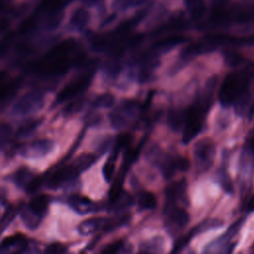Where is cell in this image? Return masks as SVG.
<instances>
[{"mask_svg": "<svg viewBox=\"0 0 254 254\" xmlns=\"http://www.w3.org/2000/svg\"><path fill=\"white\" fill-rule=\"evenodd\" d=\"M253 76L254 65H249L242 70L228 73L218 90L219 103L224 107L233 104L243 93L249 90L250 81Z\"/></svg>", "mask_w": 254, "mask_h": 254, "instance_id": "cell-2", "label": "cell"}, {"mask_svg": "<svg viewBox=\"0 0 254 254\" xmlns=\"http://www.w3.org/2000/svg\"><path fill=\"white\" fill-rule=\"evenodd\" d=\"M164 246L165 239L162 236H155L140 242L138 250L143 253H160L163 252Z\"/></svg>", "mask_w": 254, "mask_h": 254, "instance_id": "cell-16", "label": "cell"}, {"mask_svg": "<svg viewBox=\"0 0 254 254\" xmlns=\"http://www.w3.org/2000/svg\"><path fill=\"white\" fill-rule=\"evenodd\" d=\"M118 157V153L113 152L110 154V156L108 157V159L106 160V162L103 165L102 168V175L104 180L109 183L112 181L114 173H115V166H116V160Z\"/></svg>", "mask_w": 254, "mask_h": 254, "instance_id": "cell-26", "label": "cell"}, {"mask_svg": "<svg viewBox=\"0 0 254 254\" xmlns=\"http://www.w3.org/2000/svg\"><path fill=\"white\" fill-rule=\"evenodd\" d=\"M223 58L225 64L231 67H237L241 65L245 61L243 55L235 50H226L223 54Z\"/></svg>", "mask_w": 254, "mask_h": 254, "instance_id": "cell-28", "label": "cell"}, {"mask_svg": "<svg viewBox=\"0 0 254 254\" xmlns=\"http://www.w3.org/2000/svg\"><path fill=\"white\" fill-rule=\"evenodd\" d=\"M216 181L221 187V189L226 193H233L234 192V185L232 183V180L229 176V174L226 172L224 168H220L216 172Z\"/></svg>", "mask_w": 254, "mask_h": 254, "instance_id": "cell-25", "label": "cell"}, {"mask_svg": "<svg viewBox=\"0 0 254 254\" xmlns=\"http://www.w3.org/2000/svg\"><path fill=\"white\" fill-rule=\"evenodd\" d=\"M71 100L72 101L70 103H68L64 108V113H66V114H73V113L79 111L83 107L84 102H85V100L79 96L75 97Z\"/></svg>", "mask_w": 254, "mask_h": 254, "instance_id": "cell-35", "label": "cell"}, {"mask_svg": "<svg viewBox=\"0 0 254 254\" xmlns=\"http://www.w3.org/2000/svg\"><path fill=\"white\" fill-rule=\"evenodd\" d=\"M26 237L21 234H13L6 238H4L0 243V250L1 251H9V250H16L18 248L24 247L26 244Z\"/></svg>", "mask_w": 254, "mask_h": 254, "instance_id": "cell-18", "label": "cell"}, {"mask_svg": "<svg viewBox=\"0 0 254 254\" xmlns=\"http://www.w3.org/2000/svg\"><path fill=\"white\" fill-rule=\"evenodd\" d=\"M192 153L197 172H206L214 162L215 143L211 138L203 137L194 143Z\"/></svg>", "mask_w": 254, "mask_h": 254, "instance_id": "cell-6", "label": "cell"}, {"mask_svg": "<svg viewBox=\"0 0 254 254\" xmlns=\"http://www.w3.org/2000/svg\"><path fill=\"white\" fill-rule=\"evenodd\" d=\"M164 155H165V153L162 151V149L157 144L149 146L145 153L147 160L157 167H158L159 163L161 162L162 158L164 157Z\"/></svg>", "mask_w": 254, "mask_h": 254, "instance_id": "cell-30", "label": "cell"}, {"mask_svg": "<svg viewBox=\"0 0 254 254\" xmlns=\"http://www.w3.org/2000/svg\"><path fill=\"white\" fill-rule=\"evenodd\" d=\"M189 41V38L182 34H171L157 40L152 46L151 49L158 53L159 55L163 52H167L179 45H182Z\"/></svg>", "mask_w": 254, "mask_h": 254, "instance_id": "cell-14", "label": "cell"}, {"mask_svg": "<svg viewBox=\"0 0 254 254\" xmlns=\"http://www.w3.org/2000/svg\"><path fill=\"white\" fill-rule=\"evenodd\" d=\"M165 197L167 203H178V201L186 202L187 200V181H180L170 184L165 189Z\"/></svg>", "mask_w": 254, "mask_h": 254, "instance_id": "cell-13", "label": "cell"}, {"mask_svg": "<svg viewBox=\"0 0 254 254\" xmlns=\"http://www.w3.org/2000/svg\"><path fill=\"white\" fill-rule=\"evenodd\" d=\"M190 9V16L194 20H200L205 13V5L203 0H185Z\"/></svg>", "mask_w": 254, "mask_h": 254, "instance_id": "cell-27", "label": "cell"}, {"mask_svg": "<svg viewBox=\"0 0 254 254\" xmlns=\"http://www.w3.org/2000/svg\"><path fill=\"white\" fill-rule=\"evenodd\" d=\"M64 0H42L39 5V12L42 15L56 17L64 7Z\"/></svg>", "mask_w": 254, "mask_h": 254, "instance_id": "cell-17", "label": "cell"}, {"mask_svg": "<svg viewBox=\"0 0 254 254\" xmlns=\"http://www.w3.org/2000/svg\"><path fill=\"white\" fill-rule=\"evenodd\" d=\"M115 104V96L112 93L106 92L96 96L92 102L95 108H109Z\"/></svg>", "mask_w": 254, "mask_h": 254, "instance_id": "cell-29", "label": "cell"}, {"mask_svg": "<svg viewBox=\"0 0 254 254\" xmlns=\"http://www.w3.org/2000/svg\"><path fill=\"white\" fill-rule=\"evenodd\" d=\"M40 123L41 122L39 120H33L31 122H28V123L22 125L18 130V137H27V136H29V134L33 133L38 128Z\"/></svg>", "mask_w": 254, "mask_h": 254, "instance_id": "cell-34", "label": "cell"}, {"mask_svg": "<svg viewBox=\"0 0 254 254\" xmlns=\"http://www.w3.org/2000/svg\"><path fill=\"white\" fill-rule=\"evenodd\" d=\"M128 246V244H126L124 239H117L107 245H105L100 251L102 253H117L120 251H125V248Z\"/></svg>", "mask_w": 254, "mask_h": 254, "instance_id": "cell-32", "label": "cell"}, {"mask_svg": "<svg viewBox=\"0 0 254 254\" xmlns=\"http://www.w3.org/2000/svg\"><path fill=\"white\" fill-rule=\"evenodd\" d=\"M7 72L0 71V104L4 103L7 99L9 100L15 92L19 89V80H7Z\"/></svg>", "mask_w": 254, "mask_h": 254, "instance_id": "cell-15", "label": "cell"}, {"mask_svg": "<svg viewBox=\"0 0 254 254\" xmlns=\"http://www.w3.org/2000/svg\"><path fill=\"white\" fill-rule=\"evenodd\" d=\"M44 105V93L39 89H33L19 97L12 107V113L17 116H25L38 111Z\"/></svg>", "mask_w": 254, "mask_h": 254, "instance_id": "cell-7", "label": "cell"}, {"mask_svg": "<svg viewBox=\"0 0 254 254\" xmlns=\"http://www.w3.org/2000/svg\"><path fill=\"white\" fill-rule=\"evenodd\" d=\"M253 251H254V250H253Z\"/></svg>", "mask_w": 254, "mask_h": 254, "instance_id": "cell-41", "label": "cell"}, {"mask_svg": "<svg viewBox=\"0 0 254 254\" xmlns=\"http://www.w3.org/2000/svg\"><path fill=\"white\" fill-rule=\"evenodd\" d=\"M142 107L135 99H125L114 108L108 115L109 123L112 128L120 130L125 128L129 123L141 113Z\"/></svg>", "mask_w": 254, "mask_h": 254, "instance_id": "cell-5", "label": "cell"}, {"mask_svg": "<svg viewBox=\"0 0 254 254\" xmlns=\"http://www.w3.org/2000/svg\"><path fill=\"white\" fill-rule=\"evenodd\" d=\"M35 177V175L28 169V168H20L18 169L12 176V181L19 187L25 189L28 184L32 181V179Z\"/></svg>", "mask_w": 254, "mask_h": 254, "instance_id": "cell-24", "label": "cell"}, {"mask_svg": "<svg viewBox=\"0 0 254 254\" xmlns=\"http://www.w3.org/2000/svg\"><path fill=\"white\" fill-rule=\"evenodd\" d=\"M54 148V142L50 139H37L23 148V155L28 158H42Z\"/></svg>", "mask_w": 254, "mask_h": 254, "instance_id": "cell-11", "label": "cell"}, {"mask_svg": "<svg viewBox=\"0 0 254 254\" xmlns=\"http://www.w3.org/2000/svg\"><path fill=\"white\" fill-rule=\"evenodd\" d=\"M137 203L141 210H152L157 206L156 195L148 190H141L137 195Z\"/></svg>", "mask_w": 254, "mask_h": 254, "instance_id": "cell-19", "label": "cell"}, {"mask_svg": "<svg viewBox=\"0 0 254 254\" xmlns=\"http://www.w3.org/2000/svg\"><path fill=\"white\" fill-rule=\"evenodd\" d=\"M228 0H211L212 4V10H218V9H224V6L226 5Z\"/></svg>", "mask_w": 254, "mask_h": 254, "instance_id": "cell-38", "label": "cell"}, {"mask_svg": "<svg viewBox=\"0 0 254 254\" xmlns=\"http://www.w3.org/2000/svg\"><path fill=\"white\" fill-rule=\"evenodd\" d=\"M245 212H252L254 210V194H252L249 199L246 201L244 206Z\"/></svg>", "mask_w": 254, "mask_h": 254, "instance_id": "cell-39", "label": "cell"}, {"mask_svg": "<svg viewBox=\"0 0 254 254\" xmlns=\"http://www.w3.org/2000/svg\"><path fill=\"white\" fill-rule=\"evenodd\" d=\"M135 202L133 196L128 191H125L122 190V191L119 193V195L110 202L111 208L115 211H122L125 208L130 207Z\"/></svg>", "mask_w": 254, "mask_h": 254, "instance_id": "cell-23", "label": "cell"}, {"mask_svg": "<svg viewBox=\"0 0 254 254\" xmlns=\"http://www.w3.org/2000/svg\"><path fill=\"white\" fill-rule=\"evenodd\" d=\"M89 21V13L86 9L84 8H77L75 9L71 16H70V20H69V24L72 28L77 29V30H81L83 29L87 23Z\"/></svg>", "mask_w": 254, "mask_h": 254, "instance_id": "cell-21", "label": "cell"}, {"mask_svg": "<svg viewBox=\"0 0 254 254\" xmlns=\"http://www.w3.org/2000/svg\"><path fill=\"white\" fill-rule=\"evenodd\" d=\"M173 160H174V165L175 168L177 170V172H187L190 170V160L182 155H175L173 156Z\"/></svg>", "mask_w": 254, "mask_h": 254, "instance_id": "cell-33", "label": "cell"}, {"mask_svg": "<svg viewBox=\"0 0 254 254\" xmlns=\"http://www.w3.org/2000/svg\"><path fill=\"white\" fill-rule=\"evenodd\" d=\"M98 156L92 153H83L81 155H79L78 157H76L71 164L73 165V167L79 172L82 173L83 171L87 170L88 168H90L96 161H97Z\"/></svg>", "mask_w": 254, "mask_h": 254, "instance_id": "cell-22", "label": "cell"}, {"mask_svg": "<svg viewBox=\"0 0 254 254\" xmlns=\"http://www.w3.org/2000/svg\"><path fill=\"white\" fill-rule=\"evenodd\" d=\"M86 63L73 39H66L50 49L31 65V70L43 77H55L65 73L73 64Z\"/></svg>", "mask_w": 254, "mask_h": 254, "instance_id": "cell-1", "label": "cell"}, {"mask_svg": "<svg viewBox=\"0 0 254 254\" xmlns=\"http://www.w3.org/2000/svg\"><path fill=\"white\" fill-rule=\"evenodd\" d=\"M94 74V68H87L84 72L76 75L68 81L57 94L55 104L60 105L82 95L90 85Z\"/></svg>", "mask_w": 254, "mask_h": 254, "instance_id": "cell-3", "label": "cell"}, {"mask_svg": "<svg viewBox=\"0 0 254 254\" xmlns=\"http://www.w3.org/2000/svg\"><path fill=\"white\" fill-rule=\"evenodd\" d=\"M185 122V110L179 108H173L169 111L167 115L168 126L175 132L183 128Z\"/></svg>", "mask_w": 254, "mask_h": 254, "instance_id": "cell-20", "label": "cell"}, {"mask_svg": "<svg viewBox=\"0 0 254 254\" xmlns=\"http://www.w3.org/2000/svg\"><path fill=\"white\" fill-rule=\"evenodd\" d=\"M109 220H110V217H103V216L89 217L79 223L77 227L78 233L80 235L86 236V235L93 234L99 230L106 231Z\"/></svg>", "mask_w": 254, "mask_h": 254, "instance_id": "cell-12", "label": "cell"}, {"mask_svg": "<svg viewBox=\"0 0 254 254\" xmlns=\"http://www.w3.org/2000/svg\"><path fill=\"white\" fill-rule=\"evenodd\" d=\"M12 133V127L9 123L0 122V146L5 144L10 138Z\"/></svg>", "mask_w": 254, "mask_h": 254, "instance_id": "cell-36", "label": "cell"}, {"mask_svg": "<svg viewBox=\"0 0 254 254\" xmlns=\"http://www.w3.org/2000/svg\"><path fill=\"white\" fill-rule=\"evenodd\" d=\"M46 251L49 253H63V252L66 251V246L60 244V243H54V244L49 245L47 247Z\"/></svg>", "mask_w": 254, "mask_h": 254, "instance_id": "cell-37", "label": "cell"}, {"mask_svg": "<svg viewBox=\"0 0 254 254\" xmlns=\"http://www.w3.org/2000/svg\"><path fill=\"white\" fill-rule=\"evenodd\" d=\"M164 215L165 224L170 234H175L179 230L184 229L190 221V214L183 206L178 205V203L166 202L164 206Z\"/></svg>", "mask_w": 254, "mask_h": 254, "instance_id": "cell-8", "label": "cell"}, {"mask_svg": "<svg viewBox=\"0 0 254 254\" xmlns=\"http://www.w3.org/2000/svg\"><path fill=\"white\" fill-rule=\"evenodd\" d=\"M68 204L70 207L79 214H87L97 212L101 209V206L91 200L90 198L79 195V194H72L68 197Z\"/></svg>", "mask_w": 254, "mask_h": 254, "instance_id": "cell-10", "label": "cell"}, {"mask_svg": "<svg viewBox=\"0 0 254 254\" xmlns=\"http://www.w3.org/2000/svg\"><path fill=\"white\" fill-rule=\"evenodd\" d=\"M50 198L46 194L38 195L32 198L23 208L21 219L25 226L30 230H35L41 224L49 208Z\"/></svg>", "mask_w": 254, "mask_h": 254, "instance_id": "cell-4", "label": "cell"}, {"mask_svg": "<svg viewBox=\"0 0 254 254\" xmlns=\"http://www.w3.org/2000/svg\"><path fill=\"white\" fill-rule=\"evenodd\" d=\"M79 174L80 173L73 167L71 163L68 165H64L57 168L47 177V186L52 190L59 189L65 184L73 182L79 176Z\"/></svg>", "mask_w": 254, "mask_h": 254, "instance_id": "cell-9", "label": "cell"}, {"mask_svg": "<svg viewBox=\"0 0 254 254\" xmlns=\"http://www.w3.org/2000/svg\"><path fill=\"white\" fill-rule=\"evenodd\" d=\"M4 7V2L2 0H0V11L2 10V8Z\"/></svg>", "mask_w": 254, "mask_h": 254, "instance_id": "cell-40", "label": "cell"}, {"mask_svg": "<svg viewBox=\"0 0 254 254\" xmlns=\"http://www.w3.org/2000/svg\"><path fill=\"white\" fill-rule=\"evenodd\" d=\"M132 135L128 132L126 133H121L119 134L115 139H114V149H113V152H116L119 154V152L121 150H124V149H128L131 142H132Z\"/></svg>", "mask_w": 254, "mask_h": 254, "instance_id": "cell-31", "label": "cell"}]
</instances>
